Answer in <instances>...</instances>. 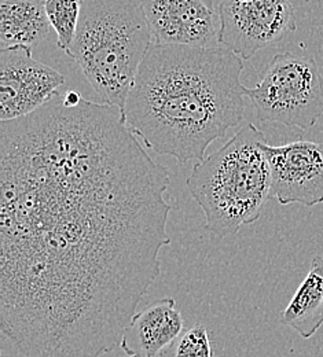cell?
Here are the masks:
<instances>
[{
	"mask_svg": "<svg viewBox=\"0 0 323 357\" xmlns=\"http://www.w3.org/2000/svg\"><path fill=\"white\" fill-rule=\"evenodd\" d=\"M218 10L220 45L243 61L297 28L290 0H222Z\"/></svg>",
	"mask_w": 323,
	"mask_h": 357,
	"instance_id": "6",
	"label": "cell"
},
{
	"mask_svg": "<svg viewBox=\"0 0 323 357\" xmlns=\"http://www.w3.org/2000/svg\"><path fill=\"white\" fill-rule=\"evenodd\" d=\"M280 205L315 206L323 202V143L297 140L282 146L263 144Z\"/></svg>",
	"mask_w": 323,
	"mask_h": 357,
	"instance_id": "8",
	"label": "cell"
},
{
	"mask_svg": "<svg viewBox=\"0 0 323 357\" xmlns=\"http://www.w3.org/2000/svg\"><path fill=\"white\" fill-rule=\"evenodd\" d=\"M154 43L220 45V17L212 0H142Z\"/></svg>",
	"mask_w": 323,
	"mask_h": 357,
	"instance_id": "9",
	"label": "cell"
},
{
	"mask_svg": "<svg viewBox=\"0 0 323 357\" xmlns=\"http://www.w3.org/2000/svg\"><path fill=\"white\" fill-rule=\"evenodd\" d=\"M46 13L57 45L65 52L73 43L82 13L80 0H46Z\"/></svg>",
	"mask_w": 323,
	"mask_h": 357,
	"instance_id": "13",
	"label": "cell"
},
{
	"mask_svg": "<svg viewBox=\"0 0 323 357\" xmlns=\"http://www.w3.org/2000/svg\"><path fill=\"white\" fill-rule=\"evenodd\" d=\"M161 357H213L206 327L197 323L186 328Z\"/></svg>",
	"mask_w": 323,
	"mask_h": 357,
	"instance_id": "14",
	"label": "cell"
},
{
	"mask_svg": "<svg viewBox=\"0 0 323 357\" xmlns=\"http://www.w3.org/2000/svg\"><path fill=\"white\" fill-rule=\"evenodd\" d=\"M185 331V319L171 297L135 313L120 348L128 357H161Z\"/></svg>",
	"mask_w": 323,
	"mask_h": 357,
	"instance_id": "10",
	"label": "cell"
},
{
	"mask_svg": "<svg viewBox=\"0 0 323 357\" xmlns=\"http://www.w3.org/2000/svg\"><path fill=\"white\" fill-rule=\"evenodd\" d=\"M243 59L223 45H150L123 119L144 146L186 164L245 117Z\"/></svg>",
	"mask_w": 323,
	"mask_h": 357,
	"instance_id": "2",
	"label": "cell"
},
{
	"mask_svg": "<svg viewBox=\"0 0 323 357\" xmlns=\"http://www.w3.org/2000/svg\"><path fill=\"white\" fill-rule=\"evenodd\" d=\"M98 106L35 114L0 139L3 357H102L161 272L168 171Z\"/></svg>",
	"mask_w": 323,
	"mask_h": 357,
	"instance_id": "1",
	"label": "cell"
},
{
	"mask_svg": "<svg viewBox=\"0 0 323 357\" xmlns=\"http://www.w3.org/2000/svg\"><path fill=\"white\" fill-rule=\"evenodd\" d=\"M280 323L308 340L323 326V257L315 256L304 280L280 314Z\"/></svg>",
	"mask_w": 323,
	"mask_h": 357,
	"instance_id": "12",
	"label": "cell"
},
{
	"mask_svg": "<svg viewBox=\"0 0 323 357\" xmlns=\"http://www.w3.org/2000/svg\"><path fill=\"white\" fill-rule=\"evenodd\" d=\"M321 55H322V56H323V48H322V50H321Z\"/></svg>",
	"mask_w": 323,
	"mask_h": 357,
	"instance_id": "16",
	"label": "cell"
},
{
	"mask_svg": "<svg viewBox=\"0 0 323 357\" xmlns=\"http://www.w3.org/2000/svg\"><path fill=\"white\" fill-rule=\"evenodd\" d=\"M51 29L46 0L0 1V50L15 45L33 48L47 40Z\"/></svg>",
	"mask_w": 323,
	"mask_h": 357,
	"instance_id": "11",
	"label": "cell"
},
{
	"mask_svg": "<svg viewBox=\"0 0 323 357\" xmlns=\"http://www.w3.org/2000/svg\"><path fill=\"white\" fill-rule=\"evenodd\" d=\"M246 96L260 121L307 131L323 116L322 73L313 56L280 52Z\"/></svg>",
	"mask_w": 323,
	"mask_h": 357,
	"instance_id": "5",
	"label": "cell"
},
{
	"mask_svg": "<svg viewBox=\"0 0 323 357\" xmlns=\"http://www.w3.org/2000/svg\"><path fill=\"white\" fill-rule=\"evenodd\" d=\"M24 45L0 50V121L25 117L48 103L65 76L38 61Z\"/></svg>",
	"mask_w": 323,
	"mask_h": 357,
	"instance_id": "7",
	"label": "cell"
},
{
	"mask_svg": "<svg viewBox=\"0 0 323 357\" xmlns=\"http://www.w3.org/2000/svg\"><path fill=\"white\" fill-rule=\"evenodd\" d=\"M303 1H304V3H310L311 0H303Z\"/></svg>",
	"mask_w": 323,
	"mask_h": 357,
	"instance_id": "15",
	"label": "cell"
},
{
	"mask_svg": "<svg viewBox=\"0 0 323 357\" xmlns=\"http://www.w3.org/2000/svg\"><path fill=\"white\" fill-rule=\"evenodd\" d=\"M75 40L66 54L79 65L102 103L121 114L153 33L142 0H80Z\"/></svg>",
	"mask_w": 323,
	"mask_h": 357,
	"instance_id": "3",
	"label": "cell"
},
{
	"mask_svg": "<svg viewBox=\"0 0 323 357\" xmlns=\"http://www.w3.org/2000/svg\"><path fill=\"white\" fill-rule=\"evenodd\" d=\"M264 143V132L249 123L222 149L197 162L186 178L212 234L220 238L235 235L260 218L273 195Z\"/></svg>",
	"mask_w": 323,
	"mask_h": 357,
	"instance_id": "4",
	"label": "cell"
}]
</instances>
